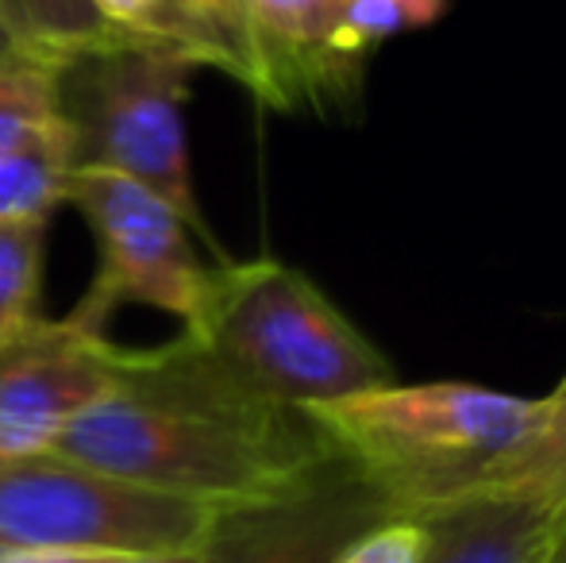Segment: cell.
<instances>
[{"mask_svg":"<svg viewBox=\"0 0 566 563\" xmlns=\"http://www.w3.org/2000/svg\"><path fill=\"white\" fill-rule=\"evenodd\" d=\"M51 451L217 513L290 494L339 459L305 409L262 398L186 332L163 347H127L116 390Z\"/></svg>","mask_w":566,"mask_h":563,"instance_id":"6da1fadb","label":"cell"},{"mask_svg":"<svg viewBox=\"0 0 566 563\" xmlns=\"http://www.w3.org/2000/svg\"><path fill=\"white\" fill-rule=\"evenodd\" d=\"M401 518L467 494L528 436L539 398L474 383H389L305 409Z\"/></svg>","mask_w":566,"mask_h":563,"instance_id":"7a4b0ae2","label":"cell"},{"mask_svg":"<svg viewBox=\"0 0 566 563\" xmlns=\"http://www.w3.org/2000/svg\"><path fill=\"white\" fill-rule=\"evenodd\" d=\"M189 340L262 398L308 409L397 383L389 359L308 274L277 259L209 267Z\"/></svg>","mask_w":566,"mask_h":563,"instance_id":"3957f363","label":"cell"},{"mask_svg":"<svg viewBox=\"0 0 566 563\" xmlns=\"http://www.w3.org/2000/svg\"><path fill=\"white\" fill-rule=\"evenodd\" d=\"M197 70L201 59L170 39L119 46L62 70L59 101L62 121L74 128L77 166L147 186L217 251L197 201L186 136V101Z\"/></svg>","mask_w":566,"mask_h":563,"instance_id":"277c9868","label":"cell"},{"mask_svg":"<svg viewBox=\"0 0 566 563\" xmlns=\"http://www.w3.org/2000/svg\"><path fill=\"white\" fill-rule=\"evenodd\" d=\"M217 518L209 505L139 490L54 451L0 459V549L197 552Z\"/></svg>","mask_w":566,"mask_h":563,"instance_id":"5b68a950","label":"cell"},{"mask_svg":"<svg viewBox=\"0 0 566 563\" xmlns=\"http://www.w3.org/2000/svg\"><path fill=\"white\" fill-rule=\"evenodd\" d=\"M90 225L101 263L90 293L77 301V324L105 332L124 305H147L193 329L205 301L209 267L197 256V236L170 201L113 170L77 166L66 181V201Z\"/></svg>","mask_w":566,"mask_h":563,"instance_id":"8992f818","label":"cell"},{"mask_svg":"<svg viewBox=\"0 0 566 563\" xmlns=\"http://www.w3.org/2000/svg\"><path fill=\"white\" fill-rule=\"evenodd\" d=\"M127 347L74 316L46 321L0 344V459L43 456L77 417L116 390Z\"/></svg>","mask_w":566,"mask_h":563,"instance_id":"52a82bcc","label":"cell"},{"mask_svg":"<svg viewBox=\"0 0 566 563\" xmlns=\"http://www.w3.org/2000/svg\"><path fill=\"white\" fill-rule=\"evenodd\" d=\"M394 518V502L339 456L290 494L220 513L201 563H336Z\"/></svg>","mask_w":566,"mask_h":563,"instance_id":"ba28073f","label":"cell"},{"mask_svg":"<svg viewBox=\"0 0 566 563\" xmlns=\"http://www.w3.org/2000/svg\"><path fill=\"white\" fill-rule=\"evenodd\" d=\"M339 0H247L254 51V97L274 108L350 85L355 66L332 51Z\"/></svg>","mask_w":566,"mask_h":563,"instance_id":"9c48e42d","label":"cell"},{"mask_svg":"<svg viewBox=\"0 0 566 563\" xmlns=\"http://www.w3.org/2000/svg\"><path fill=\"white\" fill-rule=\"evenodd\" d=\"M417 521L428 536L420 563H547L563 518L513 498H459Z\"/></svg>","mask_w":566,"mask_h":563,"instance_id":"30bf717a","label":"cell"},{"mask_svg":"<svg viewBox=\"0 0 566 563\" xmlns=\"http://www.w3.org/2000/svg\"><path fill=\"white\" fill-rule=\"evenodd\" d=\"M0 28L8 31L20 59L51 66L59 74L74 62L93 59V54L170 39L155 35V31L119 28L93 0H0ZM170 43H178V39H170Z\"/></svg>","mask_w":566,"mask_h":563,"instance_id":"8fae6325","label":"cell"},{"mask_svg":"<svg viewBox=\"0 0 566 563\" xmlns=\"http://www.w3.org/2000/svg\"><path fill=\"white\" fill-rule=\"evenodd\" d=\"M459 498H513L539 510L563 513L566 505V375L547 398L528 436L509 456H501L467 494ZM451 498V502H459Z\"/></svg>","mask_w":566,"mask_h":563,"instance_id":"7c38bea8","label":"cell"},{"mask_svg":"<svg viewBox=\"0 0 566 563\" xmlns=\"http://www.w3.org/2000/svg\"><path fill=\"white\" fill-rule=\"evenodd\" d=\"M74 170V128L62 116L0 150V225L51 220V212L66 201V181Z\"/></svg>","mask_w":566,"mask_h":563,"instance_id":"4fadbf2b","label":"cell"},{"mask_svg":"<svg viewBox=\"0 0 566 563\" xmlns=\"http://www.w3.org/2000/svg\"><path fill=\"white\" fill-rule=\"evenodd\" d=\"M46 220L0 225V344L35 321Z\"/></svg>","mask_w":566,"mask_h":563,"instance_id":"5bb4252c","label":"cell"},{"mask_svg":"<svg viewBox=\"0 0 566 563\" xmlns=\"http://www.w3.org/2000/svg\"><path fill=\"white\" fill-rule=\"evenodd\" d=\"M443 8H448V0H343L332 51L347 66H355L363 54H370L386 39L436 23Z\"/></svg>","mask_w":566,"mask_h":563,"instance_id":"9a60e30c","label":"cell"},{"mask_svg":"<svg viewBox=\"0 0 566 563\" xmlns=\"http://www.w3.org/2000/svg\"><path fill=\"white\" fill-rule=\"evenodd\" d=\"M62 116L59 70L31 59L0 62V150L20 143L28 132Z\"/></svg>","mask_w":566,"mask_h":563,"instance_id":"2e32d148","label":"cell"},{"mask_svg":"<svg viewBox=\"0 0 566 563\" xmlns=\"http://www.w3.org/2000/svg\"><path fill=\"white\" fill-rule=\"evenodd\" d=\"M424 544L428 536L417 518H394L358 536L336 563H420Z\"/></svg>","mask_w":566,"mask_h":563,"instance_id":"e0dca14e","label":"cell"},{"mask_svg":"<svg viewBox=\"0 0 566 563\" xmlns=\"http://www.w3.org/2000/svg\"><path fill=\"white\" fill-rule=\"evenodd\" d=\"M93 4L127 31H155V35H166V31H158V20H163L170 0H93Z\"/></svg>","mask_w":566,"mask_h":563,"instance_id":"ac0fdd59","label":"cell"},{"mask_svg":"<svg viewBox=\"0 0 566 563\" xmlns=\"http://www.w3.org/2000/svg\"><path fill=\"white\" fill-rule=\"evenodd\" d=\"M108 552H70V549H0V563H116Z\"/></svg>","mask_w":566,"mask_h":563,"instance_id":"d6986e66","label":"cell"},{"mask_svg":"<svg viewBox=\"0 0 566 563\" xmlns=\"http://www.w3.org/2000/svg\"><path fill=\"white\" fill-rule=\"evenodd\" d=\"M116 563H201V549L197 552H150V556H119Z\"/></svg>","mask_w":566,"mask_h":563,"instance_id":"ffe728a7","label":"cell"},{"mask_svg":"<svg viewBox=\"0 0 566 563\" xmlns=\"http://www.w3.org/2000/svg\"><path fill=\"white\" fill-rule=\"evenodd\" d=\"M547 563H566V518L559 521V533H555V544L547 552Z\"/></svg>","mask_w":566,"mask_h":563,"instance_id":"44dd1931","label":"cell"},{"mask_svg":"<svg viewBox=\"0 0 566 563\" xmlns=\"http://www.w3.org/2000/svg\"><path fill=\"white\" fill-rule=\"evenodd\" d=\"M8 59H20V51L12 46V39H8V31L0 28V62H8Z\"/></svg>","mask_w":566,"mask_h":563,"instance_id":"7402d4cb","label":"cell"},{"mask_svg":"<svg viewBox=\"0 0 566 563\" xmlns=\"http://www.w3.org/2000/svg\"><path fill=\"white\" fill-rule=\"evenodd\" d=\"M559 518H566V505H563V513H559Z\"/></svg>","mask_w":566,"mask_h":563,"instance_id":"603a6c76","label":"cell"},{"mask_svg":"<svg viewBox=\"0 0 566 563\" xmlns=\"http://www.w3.org/2000/svg\"><path fill=\"white\" fill-rule=\"evenodd\" d=\"M339 4H343V0H339Z\"/></svg>","mask_w":566,"mask_h":563,"instance_id":"cb8c5ba5","label":"cell"}]
</instances>
